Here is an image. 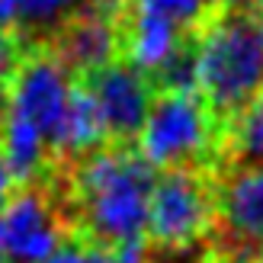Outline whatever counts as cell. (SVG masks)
Wrapping results in <instances>:
<instances>
[{
    "instance_id": "5b68a950",
    "label": "cell",
    "mask_w": 263,
    "mask_h": 263,
    "mask_svg": "<svg viewBox=\"0 0 263 263\" xmlns=\"http://www.w3.org/2000/svg\"><path fill=\"white\" fill-rule=\"evenodd\" d=\"M263 254V170H221L215 177L212 263H254Z\"/></svg>"
},
{
    "instance_id": "e0dca14e",
    "label": "cell",
    "mask_w": 263,
    "mask_h": 263,
    "mask_svg": "<svg viewBox=\"0 0 263 263\" xmlns=\"http://www.w3.org/2000/svg\"><path fill=\"white\" fill-rule=\"evenodd\" d=\"M0 35H20L16 32V13L10 0H0Z\"/></svg>"
},
{
    "instance_id": "3957f363",
    "label": "cell",
    "mask_w": 263,
    "mask_h": 263,
    "mask_svg": "<svg viewBox=\"0 0 263 263\" xmlns=\"http://www.w3.org/2000/svg\"><path fill=\"white\" fill-rule=\"evenodd\" d=\"M221 128L199 93L154 97L138 132V154L164 170H209L218 174Z\"/></svg>"
},
{
    "instance_id": "8992f818",
    "label": "cell",
    "mask_w": 263,
    "mask_h": 263,
    "mask_svg": "<svg viewBox=\"0 0 263 263\" xmlns=\"http://www.w3.org/2000/svg\"><path fill=\"white\" fill-rule=\"evenodd\" d=\"M68 238V221L48 183H26L0 209V263H45Z\"/></svg>"
},
{
    "instance_id": "7c38bea8",
    "label": "cell",
    "mask_w": 263,
    "mask_h": 263,
    "mask_svg": "<svg viewBox=\"0 0 263 263\" xmlns=\"http://www.w3.org/2000/svg\"><path fill=\"white\" fill-rule=\"evenodd\" d=\"M132 10L151 13V16L177 26L180 32L196 35L221 7L218 0H132Z\"/></svg>"
},
{
    "instance_id": "ac0fdd59",
    "label": "cell",
    "mask_w": 263,
    "mask_h": 263,
    "mask_svg": "<svg viewBox=\"0 0 263 263\" xmlns=\"http://www.w3.org/2000/svg\"><path fill=\"white\" fill-rule=\"evenodd\" d=\"M260 48H263V16H260Z\"/></svg>"
},
{
    "instance_id": "9a60e30c",
    "label": "cell",
    "mask_w": 263,
    "mask_h": 263,
    "mask_svg": "<svg viewBox=\"0 0 263 263\" xmlns=\"http://www.w3.org/2000/svg\"><path fill=\"white\" fill-rule=\"evenodd\" d=\"M16 193V177H13L10 164L4 161V154H0V209L10 202V196Z\"/></svg>"
},
{
    "instance_id": "277c9868",
    "label": "cell",
    "mask_w": 263,
    "mask_h": 263,
    "mask_svg": "<svg viewBox=\"0 0 263 263\" xmlns=\"http://www.w3.org/2000/svg\"><path fill=\"white\" fill-rule=\"evenodd\" d=\"M215 177L209 170H167L148 202L151 251H190L209 244L215 225Z\"/></svg>"
},
{
    "instance_id": "8fae6325",
    "label": "cell",
    "mask_w": 263,
    "mask_h": 263,
    "mask_svg": "<svg viewBox=\"0 0 263 263\" xmlns=\"http://www.w3.org/2000/svg\"><path fill=\"white\" fill-rule=\"evenodd\" d=\"M13 13H16V32L26 42V48L48 45L64 23H68L81 0H10Z\"/></svg>"
},
{
    "instance_id": "9c48e42d",
    "label": "cell",
    "mask_w": 263,
    "mask_h": 263,
    "mask_svg": "<svg viewBox=\"0 0 263 263\" xmlns=\"http://www.w3.org/2000/svg\"><path fill=\"white\" fill-rule=\"evenodd\" d=\"M45 48L64 64V71H68L74 81H84V77H90L93 71L106 68L109 61L119 58V29L109 26V23H103V20L74 13V16L48 39Z\"/></svg>"
},
{
    "instance_id": "5bb4252c",
    "label": "cell",
    "mask_w": 263,
    "mask_h": 263,
    "mask_svg": "<svg viewBox=\"0 0 263 263\" xmlns=\"http://www.w3.org/2000/svg\"><path fill=\"white\" fill-rule=\"evenodd\" d=\"M106 263H151L148 260V244L132 241V244H122V247H112Z\"/></svg>"
},
{
    "instance_id": "7a4b0ae2",
    "label": "cell",
    "mask_w": 263,
    "mask_h": 263,
    "mask_svg": "<svg viewBox=\"0 0 263 263\" xmlns=\"http://www.w3.org/2000/svg\"><path fill=\"white\" fill-rule=\"evenodd\" d=\"M263 90L260 16L221 7L196 32V93L225 128Z\"/></svg>"
},
{
    "instance_id": "ba28073f",
    "label": "cell",
    "mask_w": 263,
    "mask_h": 263,
    "mask_svg": "<svg viewBox=\"0 0 263 263\" xmlns=\"http://www.w3.org/2000/svg\"><path fill=\"white\" fill-rule=\"evenodd\" d=\"M97 103L106 144H135L154 103L151 81L125 61H109L106 68L93 71L81 81Z\"/></svg>"
},
{
    "instance_id": "d6986e66",
    "label": "cell",
    "mask_w": 263,
    "mask_h": 263,
    "mask_svg": "<svg viewBox=\"0 0 263 263\" xmlns=\"http://www.w3.org/2000/svg\"><path fill=\"white\" fill-rule=\"evenodd\" d=\"M254 263H263V254H260V257H257V260H254Z\"/></svg>"
},
{
    "instance_id": "52a82bcc",
    "label": "cell",
    "mask_w": 263,
    "mask_h": 263,
    "mask_svg": "<svg viewBox=\"0 0 263 263\" xmlns=\"http://www.w3.org/2000/svg\"><path fill=\"white\" fill-rule=\"evenodd\" d=\"M71 84H74V77L64 71V64L45 45L29 48L23 55L16 74L7 84L10 87L7 116L35 128L48 141V151H51L58 122L64 116V106H68V97H71Z\"/></svg>"
},
{
    "instance_id": "4fadbf2b",
    "label": "cell",
    "mask_w": 263,
    "mask_h": 263,
    "mask_svg": "<svg viewBox=\"0 0 263 263\" xmlns=\"http://www.w3.org/2000/svg\"><path fill=\"white\" fill-rule=\"evenodd\" d=\"M106 260H109L106 247L87 241L81 234H68V238L61 241V247L45 263H106Z\"/></svg>"
},
{
    "instance_id": "2e32d148",
    "label": "cell",
    "mask_w": 263,
    "mask_h": 263,
    "mask_svg": "<svg viewBox=\"0 0 263 263\" xmlns=\"http://www.w3.org/2000/svg\"><path fill=\"white\" fill-rule=\"evenodd\" d=\"M218 7L238 10V13H251V16H263V0H218Z\"/></svg>"
},
{
    "instance_id": "30bf717a",
    "label": "cell",
    "mask_w": 263,
    "mask_h": 263,
    "mask_svg": "<svg viewBox=\"0 0 263 263\" xmlns=\"http://www.w3.org/2000/svg\"><path fill=\"white\" fill-rule=\"evenodd\" d=\"M221 170H263V90L221 128L218 174Z\"/></svg>"
},
{
    "instance_id": "6da1fadb",
    "label": "cell",
    "mask_w": 263,
    "mask_h": 263,
    "mask_svg": "<svg viewBox=\"0 0 263 263\" xmlns=\"http://www.w3.org/2000/svg\"><path fill=\"white\" fill-rule=\"evenodd\" d=\"M42 183L58 196L68 234H81L106 251L144 241L157 177L135 144H103L81 161L51 170Z\"/></svg>"
}]
</instances>
